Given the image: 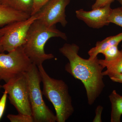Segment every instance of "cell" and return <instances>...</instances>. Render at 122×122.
I'll return each instance as SVG.
<instances>
[{
  "instance_id": "484cf974",
  "label": "cell",
  "mask_w": 122,
  "mask_h": 122,
  "mask_svg": "<svg viewBox=\"0 0 122 122\" xmlns=\"http://www.w3.org/2000/svg\"><path fill=\"white\" fill-rule=\"evenodd\" d=\"M89 0L93 1V0Z\"/></svg>"
},
{
  "instance_id": "52a82bcc",
  "label": "cell",
  "mask_w": 122,
  "mask_h": 122,
  "mask_svg": "<svg viewBox=\"0 0 122 122\" xmlns=\"http://www.w3.org/2000/svg\"><path fill=\"white\" fill-rule=\"evenodd\" d=\"M23 46L9 52H0V79L5 83L26 72L32 64Z\"/></svg>"
},
{
  "instance_id": "5bb4252c",
  "label": "cell",
  "mask_w": 122,
  "mask_h": 122,
  "mask_svg": "<svg viewBox=\"0 0 122 122\" xmlns=\"http://www.w3.org/2000/svg\"><path fill=\"white\" fill-rule=\"evenodd\" d=\"M122 53L118 57L112 61H105V59H99V62L107 70L104 72L109 73H122Z\"/></svg>"
},
{
  "instance_id": "8fae6325",
  "label": "cell",
  "mask_w": 122,
  "mask_h": 122,
  "mask_svg": "<svg viewBox=\"0 0 122 122\" xmlns=\"http://www.w3.org/2000/svg\"><path fill=\"white\" fill-rule=\"evenodd\" d=\"M122 41V32L118 35L111 36L106 38L102 41L96 42L95 46L91 49L88 53L90 59H94L98 55L111 46L118 45Z\"/></svg>"
},
{
  "instance_id": "277c9868",
  "label": "cell",
  "mask_w": 122,
  "mask_h": 122,
  "mask_svg": "<svg viewBox=\"0 0 122 122\" xmlns=\"http://www.w3.org/2000/svg\"><path fill=\"white\" fill-rule=\"evenodd\" d=\"M29 88L30 99L34 122H55L56 117L46 105L41 88V79L37 66L32 63L25 72Z\"/></svg>"
},
{
  "instance_id": "d6986e66",
  "label": "cell",
  "mask_w": 122,
  "mask_h": 122,
  "mask_svg": "<svg viewBox=\"0 0 122 122\" xmlns=\"http://www.w3.org/2000/svg\"><path fill=\"white\" fill-rule=\"evenodd\" d=\"M8 95L7 92L5 90L0 99V121L2 118L5 110Z\"/></svg>"
},
{
  "instance_id": "603a6c76",
  "label": "cell",
  "mask_w": 122,
  "mask_h": 122,
  "mask_svg": "<svg viewBox=\"0 0 122 122\" xmlns=\"http://www.w3.org/2000/svg\"><path fill=\"white\" fill-rule=\"evenodd\" d=\"M1 34L0 33V37ZM0 52H4V51H3V49H2V46H1L0 44Z\"/></svg>"
},
{
  "instance_id": "cb8c5ba5",
  "label": "cell",
  "mask_w": 122,
  "mask_h": 122,
  "mask_svg": "<svg viewBox=\"0 0 122 122\" xmlns=\"http://www.w3.org/2000/svg\"><path fill=\"white\" fill-rule=\"evenodd\" d=\"M119 2V3L120 4V5H121V6H122V0H117Z\"/></svg>"
},
{
  "instance_id": "ffe728a7",
  "label": "cell",
  "mask_w": 122,
  "mask_h": 122,
  "mask_svg": "<svg viewBox=\"0 0 122 122\" xmlns=\"http://www.w3.org/2000/svg\"><path fill=\"white\" fill-rule=\"evenodd\" d=\"M103 76H109L111 79L114 82L118 83H122V73H109V72H102Z\"/></svg>"
},
{
  "instance_id": "ba28073f",
  "label": "cell",
  "mask_w": 122,
  "mask_h": 122,
  "mask_svg": "<svg viewBox=\"0 0 122 122\" xmlns=\"http://www.w3.org/2000/svg\"><path fill=\"white\" fill-rule=\"evenodd\" d=\"M70 0H50L38 13V20L49 27L60 23L65 27L68 24L66 9Z\"/></svg>"
},
{
  "instance_id": "5b68a950",
  "label": "cell",
  "mask_w": 122,
  "mask_h": 122,
  "mask_svg": "<svg viewBox=\"0 0 122 122\" xmlns=\"http://www.w3.org/2000/svg\"><path fill=\"white\" fill-rule=\"evenodd\" d=\"M39 17L37 13L26 20L12 22L0 28V44L4 52H11L24 45L31 25Z\"/></svg>"
},
{
  "instance_id": "7a4b0ae2",
  "label": "cell",
  "mask_w": 122,
  "mask_h": 122,
  "mask_svg": "<svg viewBox=\"0 0 122 122\" xmlns=\"http://www.w3.org/2000/svg\"><path fill=\"white\" fill-rule=\"evenodd\" d=\"M52 37L67 39L66 34L57 29L55 25L49 27L38 19L30 28L25 43L22 46L26 56L37 66L42 65L45 61L54 58L52 54L46 53L44 49L46 43Z\"/></svg>"
},
{
  "instance_id": "83f0119b",
  "label": "cell",
  "mask_w": 122,
  "mask_h": 122,
  "mask_svg": "<svg viewBox=\"0 0 122 122\" xmlns=\"http://www.w3.org/2000/svg\"></svg>"
},
{
  "instance_id": "ac0fdd59",
  "label": "cell",
  "mask_w": 122,
  "mask_h": 122,
  "mask_svg": "<svg viewBox=\"0 0 122 122\" xmlns=\"http://www.w3.org/2000/svg\"><path fill=\"white\" fill-rule=\"evenodd\" d=\"M50 0H33L32 6L30 15H35Z\"/></svg>"
},
{
  "instance_id": "e0dca14e",
  "label": "cell",
  "mask_w": 122,
  "mask_h": 122,
  "mask_svg": "<svg viewBox=\"0 0 122 122\" xmlns=\"http://www.w3.org/2000/svg\"><path fill=\"white\" fill-rule=\"evenodd\" d=\"M7 117L11 122H34L32 115L18 113L17 115L9 114Z\"/></svg>"
},
{
  "instance_id": "7402d4cb",
  "label": "cell",
  "mask_w": 122,
  "mask_h": 122,
  "mask_svg": "<svg viewBox=\"0 0 122 122\" xmlns=\"http://www.w3.org/2000/svg\"><path fill=\"white\" fill-rule=\"evenodd\" d=\"M103 110V107L101 106L97 107L95 111V116L93 120V122H102V114Z\"/></svg>"
},
{
  "instance_id": "2e32d148",
  "label": "cell",
  "mask_w": 122,
  "mask_h": 122,
  "mask_svg": "<svg viewBox=\"0 0 122 122\" xmlns=\"http://www.w3.org/2000/svg\"><path fill=\"white\" fill-rule=\"evenodd\" d=\"M108 21L110 23H113L122 27V7L112 9L108 19Z\"/></svg>"
},
{
  "instance_id": "d4e9b609",
  "label": "cell",
  "mask_w": 122,
  "mask_h": 122,
  "mask_svg": "<svg viewBox=\"0 0 122 122\" xmlns=\"http://www.w3.org/2000/svg\"><path fill=\"white\" fill-rule=\"evenodd\" d=\"M1 80L0 79V81ZM2 88V86L1 85L0 83V91L1 90V89Z\"/></svg>"
},
{
  "instance_id": "3957f363",
  "label": "cell",
  "mask_w": 122,
  "mask_h": 122,
  "mask_svg": "<svg viewBox=\"0 0 122 122\" xmlns=\"http://www.w3.org/2000/svg\"><path fill=\"white\" fill-rule=\"evenodd\" d=\"M37 67L43 83L42 95L54 107L56 122H65L74 111L68 85L62 80L49 76L42 65Z\"/></svg>"
},
{
  "instance_id": "7c38bea8",
  "label": "cell",
  "mask_w": 122,
  "mask_h": 122,
  "mask_svg": "<svg viewBox=\"0 0 122 122\" xmlns=\"http://www.w3.org/2000/svg\"><path fill=\"white\" fill-rule=\"evenodd\" d=\"M111 104V122H120L122 115V96L114 90L109 96Z\"/></svg>"
},
{
  "instance_id": "9a60e30c",
  "label": "cell",
  "mask_w": 122,
  "mask_h": 122,
  "mask_svg": "<svg viewBox=\"0 0 122 122\" xmlns=\"http://www.w3.org/2000/svg\"><path fill=\"white\" fill-rule=\"evenodd\" d=\"M118 45L111 46L102 52L105 56V61H112L117 59L121 54L122 51L118 49Z\"/></svg>"
},
{
  "instance_id": "9c48e42d",
  "label": "cell",
  "mask_w": 122,
  "mask_h": 122,
  "mask_svg": "<svg viewBox=\"0 0 122 122\" xmlns=\"http://www.w3.org/2000/svg\"><path fill=\"white\" fill-rule=\"evenodd\" d=\"M111 5L94 9L90 11H86L83 9L78 10L75 12L76 17L90 28H101L110 24L108 19L112 10Z\"/></svg>"
},
{
  "instance_id": "4316f807",
  "label": "cell",
  "mask_w": 122,
  "mask_h": 122,
  "mask_svg": "<svg viewBox=\"0 0 122 122\" xmlns=\"http://www.w3.org/2000/svg\"></svg>"
},
{
  "instance_id": "30bf717a",
  "label": "cell",
  "mask_w": 122,
  "mask_h": 122,
  "mask_svg": "<svg viewBox=\"0 0 122 122\" xmlns=\"http://www.w3.org/2000/svg\"><path fill=\"white\" fill-rule=\"evenodd\" d=\"M30 16L29 14L15 10L0 3V27L16 21L26 20Z\"/></svg>"
},
{
  "instance_id": "44dd1931",
  "label": "cell",
  "mask_w": 122,
  "mask_h": 122,
  "mask_svg": "<svg viewBox=\"0 0 122 122\" xmlns=\"http://www.w3.org/2000/svg\"><path fill=\"white\" fill-rule=\"evenodd\" d=\"M114 0H96L95 2L92 7V9L104 7L108 4H111Z\"/></svg>"
},
{
  "instance_id": "6da1fadb",
  "label": "cell",
  "mask_w": 122,
  "mask_h": 122,
  "mask_svg": "<svg viewBox=\"0 0 122 122\" xmlns=\"http://www.w3.org/2000/svg\"><path fill=\"white\" fill-rule=\"evenodd\" d=\"M79 50L76 44H65L59 50L69 61L65 67L66 71L82 82L86 91L88 104L92 105L105 87L102 74L105 67L97 57L87 59L81 57L78 54Z\"/></svg>"
},
{
  "instance_id": "4fadbf2b",
  "label": "cell",
  "mask_w": 122,
  "mask_h": 122,
  "mask_svg": "<svg viewBox=\"0 0 122 122\" xmlns=\"http://www.w3.org/2000/svg\"><path fill=\"white\" fill-rule=\"evenodd\" d=\"M0 3L15 10L30 15L33 0H0Z\"/></svg>"
},
{
  "instance_id": "8992f818",
  "label": "cell",
  "mask_w": 122,
  "mask_h": 122,
  "mask_svg": "<svg viewBox=\"0 0 122 122\" xmlns=\"http://www.w3.org/2000/svg\"><path fill=\"white\" fill-rule=\"evenodd\" d=\"M8 95L10 103L18 113L32 116L29 88L25 72L10 79L2 86Z\"/></svg>"
}]
</instances>
